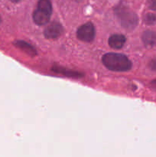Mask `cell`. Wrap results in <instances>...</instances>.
Segmentation results:
<instances>
[{
  "label": "cell",
  "mask_w": 156,
  "mask_h": 157,
  "mask_svg": "<svg viewBox=\"0 0 156 157\" xmlns=\"http://www.w3.org/2000/svg\"><path fill=\"white\" fill-rule=\"evenodd\" d=\"M102 62L106 68L113 71L125 72L132 68V62L125 55L110 52L104 55Z\"/></svg>",
  "instance_id": "6da1fadb"
},
{
  "label": "cell",
  "mask_w": 156,
  "mask_h": 157,
  "mask_svg": "<svg viewBox=\"0 0 156 157\" xmlns=\"http://www.w3.org/2000/svg\"><path fill=\"white\" fill-rule=\"evenodd\" d=\"M115 14L117 16L120 24L125 29L132 30V29H134L137 25V15L125 6L121 4L116 6L115 8Z\"/></svg>",
  "instance_id": "7a4b0ae2"
},
{
  "label": "cell",
  "mask_w": 156,
  "mask_h": 157,
  "mask_svg": "<svg viewBox=\"0 0 156 157\" xmlns=\"http://www.w3.org/2000/svg\"><path fill=\"white\" fill-rule=\"evenodd\" d=\"M52 14V5L50 0H39L38 7L33 13V20L35 24L44 25L48 23Z\"/></svg>",
  "instance_id": "3957f363"
},
{
  "label": "cell",
  "mask_w": 156,
  "mask_h": 157,
  "mask_svg": "<svg viewBox=\"0 0 156 157\" xmlns=\"http://www.w3.org/2000/svg\"><path fill=\"white\" fill-rule=\"evenodd\" d=\"M78 39L85 42H91L95 38V28L91 22L81 25L76 31Z\"/></svg>",
  "instance_id": "277c9868"
},
{
  "label": "cell",
  "mask_w": 156,
  "mask_h": 157,
  "mask_svg": "<svg viewBox=\"0 0 156 157\" xmlns=\"http://www.w3.org/2000/svg\"><path fill=\"white\" fill-rule=\"evenodd\" d=\"M63 33V27L60 23H50L44 31V36L48 39H55L61 36Z\"/></svg>",
  "instance_id": "5b68a950"
},
{
  "label": "cell",
  "mask_w": 156,
  "mask_h": 157,
  "mask_svg": "<svg viewBox=\"0 0 156 157\" xmlns=\"http://www.w3.org/2000/svg\"><path fill=\"white\" fill-rule=\"evenodd\" d=\"M126 38L123 35L120 34H115L112 35L108 40V44L112 48L120 49L125 44Z\"/></svg>",
  "instance_id": "8992f818"
},
{
  "label": "cell",
  "mask_w": 156,
  "mask_h": 157,
  "mask_svg": "<svg viewBox=\"0 0 156 157\" xmlns=\"http://www.w3.org/2000/svg\"><path fill=\"white\" fill-rule=\"evenodd\" d=\"M142 41L147 48H152L156 45V33L152 31H145L142 37Z\"/></svg>",
  "instance_id": "52a82bcc"
},
{
  "label": "cell",
  "mask_w": 156,
  "mask_h": 157,
  "mask_svg": "<svg viewBox=\"0 0 156 157\" xmlns=\"http://www.w3.org/2000/svg\"><path fill=\"white\" fill-rule=\"evenodd\" d=\"M14 44L18 48L21 49L22 52H25L28 55L31 56H35L37 55V52L33 46L31 45L30 44L27 43L24 41H15L14 42Z\"/></svg>",
  "instance_id": "ba28073f"
},
{
  "label": "cell",
  "mask_w": 156,
  "mask_h": 157,
  "mask_svg": "<svg viewBox=\"0 0 156 157\" xmlns=\"http://www.w3.org/2000/svg\"><path fill=\"white\" fill-rule=\"evenodd\" d=\"M144 22L148 25H156V15L153 13H148L144 17Z\"/></svg>",
  "instance_id": "9c48e42d"
},
{
  "label": "cell",
  "mask_w": 156,
  "mask_h": 157,
  "mask_svg": "<svg viewBox=\"0 0 156 157\" xmlns=\"http://www.w3.org/2000/svg\"><path fill=\"white\" fill-rule=\"evenodd\" d=\"M148 66H149V67L151 69V70L156 71V58H154V59L151 60V61L149 62Z\"/></svg>",
  "instance_id": "30bf717a"
},
{
  "label": "cell",
  "mask_w": 156,
  "mask_h": 157,
  "mask_svg": "<svg viewBox=\"0 0 156 157\" xmlns=\"http://www.w3.org/2000/svg\"><path fill=\"white\" fill-rule=\"evenodd\" d=\"M148 6L152 10H156V0H149L148 1Z\"/></svg>",
  "instance_id": "8fae6325"
},
{
  "label": "cell",
  "mask_w": 156,
  "mask_h": 157,
  "mask_svg": "<svg viewBox=\"0 0 156 157\" xmlns=\"http://www.w3.org/2000/svg\"><path fill=\"white\" fill-rule=\"evenodd\" d=\"M151 87H152L153 89H154V90H156V80H154V81H152L151 82Z\"/></svg>",
  "instance_id": "7c38bea8"
},
{
  "label": "cell",
  "mask_w": 156,
  "mask_h": 157,
  "mask_svg": "<svg viewBox=\"0 0 156 157\" xmlns=\"http://www.w3.org/2000/svg\"><path fill=\"white\" fill-rule=\"evenodd\" d=\"M10 1H12V2H19L20 0H10Z\"/></svg>",
  "instance_id": "4fadbf2b"
},
{
  "label": "cell",
  "mask_w": 156,
  "mask_h": 157,
  "mask_svg": "<svg viewBox=\"0 0 156 157\" xmlns=\"http://www.w3.org/2000/svg\"><path fill=\"white\" fill-rule=\"evenodd\" d=\"M73 1H75V2H81V1H83V0H73Z\"/></svg>",
  "instance_id": "5bb4252c"
},
{
  "label": "cell",
  "mask_w": 156,
  "mask_h": 157,
  "mask_svg": "<svg viewBox=\"0 0 156 157\" xmlns=\"http://www.w3.org/2000/svg\"><path fill=\"white\" fill-rule=\"evenodd\" d=\"M1 21H2V19H1V17H0V23H1Z\"/></svg>",
  "instance_id": "9a60e30c"
}]
</instances>
